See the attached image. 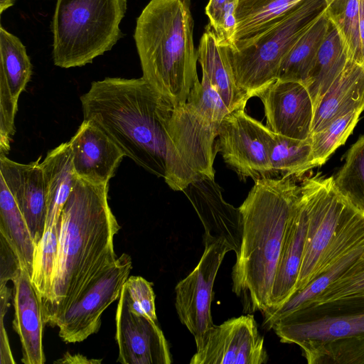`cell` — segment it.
I'll return each instance as SVG.
<instances>
[{
    "instance_id": "cell-1",
    "label": "cell",
    "mask_w": 364,
    "mask_h": 364,
    "mask_svg": "<svg viewBox=\"0 0 364 364\" xmlns=\"http://www.w3.org/2000/svg\"><path fill=\"white\" fill-rule=\"evenodd\" d=\"M83 119L98 125L125 156L173 191L215 179L220 122L173 102L143 77H105L80 97Z\"/></svg>"
},
{
    "instance_id": "cell-2",
    "label": "cell",
    "mask_w": 364,
    "mask_h": 364,
    "mask_svg": "<svg viewBox=\"0 0 364 364\" xmlns=\"http://www.w3.org/2000/svg\"><path fill=\"white\" fill-rule=\"evenodd\" d=\"M109 183L77 178L59 218L57 259L48 301L42 306L46 324L57 318L117 257L114 238L120 225L108 203Z\"/></svg>"
},
{
    "instance_id": "cell-3",
    "label": "cell",
    "mask_w": 364,
    "mask_h": 364,
    "mask_svg": "<svg viewBox=\"0 0 364 364\" xmlns=\"http://www.w3.org/2000/svg\"><path fill=\"white\" fill-rule=\"evenodd\" d=\"M294 177L262 178L239 207L242 217L240 252L232 270V291L247 312L269 307L285 230L300 193Z\"/></svg>"
},
{
    "instance_id": "cell-4",
    "label": "cell",
    "mask_w": 364,
    "mask_h": 364,
    "mask_svg": "<svg viewBox=\"0 0 364 364\" xmlns=\"http://www.w3.org/2000/svg\"><path fill=\"white\" fill-rule=\"evenodd\" d=\"M142 77L173 102L183 105L198 80L191 0H151L134 33Z\"/></svg>"
},
{
    "instance_id": "cell-5",
    "label": "cell",
    "mask_w": 364,
    "mask_h": 364,
    "mask_svg": "<svg viewBox=\"0 0 364 364\" xmlns=\"http://www.w3.org/2000/svg\"><path fill=\"white\" fill-rule=\"evenodd\" d=\"M127 0H57L53 60L63 68L81 67L109 51L122 37Z\"/></svg>"
},
{
    "instance_id": "cell-6",
    "label": "cell",
    "mask_w": 364,
    "mask_h": 364,
    "mask_svg": "<svg viewBox=\"0 0 364 364\" xmlns=\"http://www.w3.org/2000/svg\"><path fill=\"white\" fill-rule=\"evenodd\" d=\"M326 7V0H303L259 35L228 46L238 87L251 98L274 82L286 55Z\"/></svg>"
},
{
    "instance_id": "cell-7",
    "label": "cell",
    "mask_w": 364,
    "mask_h": 364,
    "mask_svg": "<svg viewBox=\"0 0 364 364\" xmlns=\"http://www.w3.org/2000/svg\"><path fill=\"white\" fill-rule=\"evenodd\" d=\"M299 196L306 211V232L294 293L315 278L320 261L339 225L355 205L337 189L333 176L321 172L302 180Z\"/></svg>"
},
{
    "instance_id": "cell-8",
    "label": "cell",
    "mask_w": 364,
    "mask_h": 364,
    "mask_svg": "<svg viewBox=\"0 0 364 364\" xmlns=\"http://www.w3.org/2000/svg\"><path fill=\"white\" fill-rule=\"evenodd\" d=\"M271 130L248 115L245 108L230 112L222 120L218 150L241 181L273 178L270 162Z\"/></svg>"
},
{
    "instance_id": "cell-9",
    "label": "cell",
    "mask_w": 364,
    "mask_h": 364,
    "mask_svg": "<svg viewBox=\"0 0 364 364\" xmlns=\"http://www.w3.org/2000/svg\"><path fill=\"white\" fill-rule=\"evenodd\" d=\"M132 266L131 257L122 253L57 318L53 327L58 328V335L65 343L82 342L98 332L102 313L119 298Z\"/></svg>"
},
{
    "instance_id": "cell-10",
    "label": "cell",
    "mask_w": 364,
    "mask_h": 364,
    "mask_svg": "<svg viewBox=\"0 0 364 364\" xmlns=\"http://www.w3.org/2000/svg\"><path fill=\"white\" fill-rule=\"evenodd\" d=\"M203 240L205 248L198 264L175 288L178 318L194 338L214 325L210 311L214 282L225 255L232 251L223 240L203 235Z\"/></svg>"
},
{
    "instance_id": "cell-11",
    "label": "cell",
    "mask_w": 364,
    "mask_h": 364,
    "mask_svg": "<svg viewBox=\"0 0 364 364\" xmlns=\"http://www.w3.org/2000/svg\"><path fill=\"white\" fill-rule=\"evenodd\" d=\"M191 364H263L268 360L264 338L252 314L213 325L195 338Z\"/></svg>"
},
{
    "instance_id": "cell-12",
    "label": "cell",
    "mask_w": 364,
    "mask_h": 364,
    "mask_svg": "<svg viewBox=\"0 0 364 364\" xmlns=\"http://www.w3.org/2000/svg\"><path fill=\"white\" fill-rule=\"evenodd\" d=\"M255 97L263 104L266 126L272 132L296 139L311 136L314 107L304 84L276 80Z\"/></svg>"
},
{
    "instance_id": "cell-13",
    "label": "cell",
    "mask_w": 364,
    "mask_h": 364,
    "mask_svg": "<svg viewBox=\"0 0 364 364\" xmlns=\"http://www.w3.org/2000/svg\"><path fill=\"white\" fill-rule=\"evenodd\" d=\"M32 74V64L21 40L0 27V154L6 155L15 133L19 95Z\"/></svg>"
},
{
    "instance_id": "cell-14",
    "label": "cell",
    "mask_w": 364,
    "mask_h": 364,
    "mask_svg": "<svg viewBox=\"0 0 364 364\" xmlns=\"http://www.w3.org/2000/svg\"><path fill=\"white\" fill-rule=\"evenodd\" d=\"M117 362L123 364H170L167 341L156 321L130 309L119 298L116 311Z\"/></svg>"
},
{
    "instance_id": "cell-15",
    "label": "cell",
    "mask_w": 364,
    "mask_h": 364,
    "mask_svg": "<svg viewBox=\"0 0 364 364\" xmlns=\"http://www.w3.org/2000/svg\"><path fill=\"white\" fill-rule=\"evenodd\" d=\"M40 160L25 164L0 154V177L12 193L36 247L43 237L47 219V191Z\"/></svg>"
},
{
    "instance_id": "cell-16",
    "label": "cell",
    "mask_w": 364,
    "mask_h": 364,
    "mask_svg": "<svg viewBox=\"0 0 364 364\" xmlns=\"http://www.w3.org/2000/svg\"><path fill=\"white\" fill-rule=\"evenodd\" d=\"M205 230L204 236L224 240L238 255L242 237V217L239 208L227 203L215 179L204 178L183 191Z\"/></svg>"
},
{
    "instance_id": "cell-17",
    "label": "cell",
    "mask_w": 364,
    "mask_h": 364,
    "mask_svg": "<svg viewBox=\"0 0 364 364\" xmlns=\"http://www.w3.org/2000/svg\"><path fill=\"white\" fill-rule=\"evenodd\" d=\"M69 143L77 178L95 184L109 183L125 156L112 139L89 119H83Z\"/></svg>"
},
{
    "instance_id": "cell-18",
    "label": "cell",
    "mask_w": 364,
    "mask_h": 364,
    "mask_svg": "<svg viewBox=\"0 0 364 364\" xmlns=\"http://www.w3.org/2000/svg\"><path fill=\"white\" fill-rule=\"evenodd\" d=\"M282 343L301 350L364 334V313L326 314L309 318H282L271 326Z\"/></svg>"
},
{
    "instance_id": "cell-19",
    "label": "cell",
    "mask_w": 364,
    "mask_h": 364,
    "mask_svg": "<svg viewBox=\"0 0 364 364\" xmlns=\"http://www.w3.org/2000/svg\"><path fill=\"white\" fill-rule=\"evenodd\" d=\"M13 283V327L21 343V362L24 364H43L46 356L43 331L46 323L41 300L31 282V275L26 269H21Z\"/></svg>"
},
{
    "instance_id": "cell-20",
    "label": "cell",
    "mask_w": 364,
    "mask_h": 364,
    "mask_svg": "<svg viewBox=\"0 0 364 364\" xmlns=\"http://www.w3.org/2000/svg\"><path fill=\"white\" fill-rule=\"evenodd\" d=\"M306 232V211L299 195L285 230L271 290L269 307L266 311L281 306L294 294L303 257Z\"/></svg>"
},
{
    "instance_id": "cell-21",
    "label": "cell",
    "mask_w": 364,
    "mask_h": 364,
    "mask_svg": "<svg viewBox=\"0 0 364 364\" xmlns=\"http://www.w3.org/2000/svg\"><path fill=\"white\" fill-rule=\"evenodd\" d=\"M364 313V250L350 267L302 309L289 314L309 318L326 314Z\"/></svg>"
},
{
    "instance_id": "cell-22",
    "label": "cell",
    "mask_w": 364,
    "mask_h": 364,
    "mask_svg": "<svg viewBox=\"0 0 364 364\" xmlns=\"http://www.w3.org/2000/svg\"><path fill=\"white\" fill-rule=\"evenodd\" d=\"M359 109H364V67L349 59L315 108L311 134Z\"/></svg>"
},
{
    "instance_id": "cell-23",
    "label": "cell",
    "mask_w": 364,
    "mask_h": 364,
    "mask_svg": "<svg viewBox=\"0 0 364 364\" xmlns=\"http://www.w3.org/2000/svg\"><path fill=\"white\" fill-rule=\"evenodd\" d=\"M197 55L202 73L208 78L228 109L232 112L245 108L250 98L236 83L228 46L219 42L210 25L200 40Z\"/></svg>"
},
{
    "instance_id": "cell-24",
    "label": "cell",
    "mask_w": 364,
    "mask_h": 364,
    "mask_svg": "<svg viewBox=\"0 0 364 364\" xmlns=\"http://www.w3.org/2000/svg\"><path fill=\"white\" fill-rule=\"evenodd\" d=\"M41 166L47 191V229L58 223L78 178L74 171L69 141L50 150Z\"/></svg>"
},
{
    "instance_id": "cell-25",
    "label": "cell",
    "mask_w": 364,
    "mask_h": 364,
    "mask_svg": "<svg viewBox=\"0 0 364 364\" xmlns=\"http://www.w3.org/2000/svg\"><path fill=\"white\" fill-rule=\"evenodd\" d=\"M348 60L346 45L336 27L330 21L327 34L304 84L312 99L314 110L324 93L344 69Z\"/></svg>"
},
{
    "instance_id": "cell-26",
    "label": "cell",
    "mask_w": 364,
    "mask_h": 364,
    "mask_svg": "<svg viewBox=\"0 0 364 364\" xmlns=\"http://www.w3.org/2000/svg\"><path fill=\"white\" fill-rule=\"evenodd\" d=\"M329 26L330 20L325 11L286 55L277 80L306 83Z\"/></svg>"
},
{
    "instance_id": "cell-27",
    "label": "cell",
    "mask_w": 364,
    "mask_h": 364,
    "mask_svg": "<svg viewBox=\"0 0 364 364\" xmlns=\"http://www.w3.org/2000/svg\"><path fill=\"white\" fill-rule=\"evenodd\" d=\"M0 235L14 251L21 269H26L31 275L36 245L12 193L1 177Z\"/></svg>"
},
{
    "instance_id": "cell-28",
    "label": "cell",
    "mask_w": 364,
    "mask_h": 364,
    "mask_svg": "<svg viewBox=\"0 0 364 364\" xmlns=\"http://www.w3.org/2000/svg\"><path fill=\"white\" fill-rule=\"evenodd\" d=\"M363 250L364 240L346 252L331 268L316 277L304 289L294 293L281 306L263 312L264 327L270 329L277 320L306 306L341 276L358 259Z\"/></svg>"
},
{
    "instance_id": "cell-29",
    "label": "cell",
    "mask_w": 364,
    "mask_h": 364,
    "mask_svg": "<svg viewBox=\"0 0 364 364\" xmlns=\"http://www.w3.org/2000/svg\"><path fill=\"white\" fill-rule=\"evenodd\" d=\"M302 1L240 0L236 11L235 44L267 30Z\"/></svg>"
},
{
    "instance_id": "cell-30",
    "label": "cell",
    "mask_w": 364,
    "mask_h": 364,
    "mask_svg": "<svg viewBox=\"0 0 364 364\" xmlns=\"http://www.w3.org/2000/svg\"><path fill=\"white\" fill-rule=\"evenodd\" d=\"M270 162L273 178L301 177L314 168L311 137L296 139L271 131Z\"/></svg>"
},
{
    "instance_id": "cell-31",
    "label": "cell",
    "mask_w": 364,
    "mask_h": 364,
    "mask_svg": "<svg viewBox=\"0 0 364 364\" xmlns=\"http://www.w3.org/2000/svg\"><path fill=\"white\" fill-rule=\"evenodd\" d=\"M326 14L341 35L348 58L363 66L360 36V0H326Z\"/></svg>"
},
{
    "instance_id": "cell-32",
    "label": "cell",
    "mask_w": 364,
    "mask_h": 364,
    "mask_svg": "<svg viewBox=\"0 0 364 364\" xmlns=\"http://www.w3.org/2000/svg\"><path fill=\"white\" fill-rule=\"evenodd\" d=\"M59 232L58 220L57 224L45 230L34 252L31 282L40 296L42 306L50 298L53 273L58 252Z\"/></svg>"
},
{
    "instance_id": "cell-33",
    "label": "cell",
    "mask_w": 364,
    "mask_h": 364,
    "mask_svg": "<svg viewBox=\"0 0 364 364\" xmlns=\"http://www.w3.org/2000/svg\"><path fill=\"white\" fill-rule=\"evenodd\" d=\"M363 109H356L332 121L324 129L311 134L312 165H323L332 154L343 145L359 121Z\"/></svg>"
},
{
    "instance_id": "cell-34",
    "label": "cell",
    "mask_w": 364,
    "mask_h": 364,
    "mask_svg": "<svg viewBox=\"0 0 364 364\" xmlns=\"http://www.w3.org/2000/svg\"><path fill=\"white\" fill-rule=\"evenodd\" d=\"M334 183L345 197L364 209V134L350 147Z\"/></svg>"
},
{
    "instance_id": "cell-35",
    "label": "cell",
    "mask_w": 364,
    "mask_h": 364,
    "mask_svg": "<svg viewBox=\"0 0 364 364\" xmlns=\"http://www.w3.org/2000/svg\"><path fill=\"white\" fill-rule=\"evenodd\" d=\"M302 353L309 364H364V334L327 343Z\"/></svg>"
},
{
    "instance_id": "cell-36",
    "label": "cell",
    "mask_w": 364,
    "mask_h": 364,
    "mask_svg": "<svg viewBox=\"0 0 364 364\" xmlns=\"http://www.w3.org/2000/svg\"><path fill=\"white\" fill-rule=\"evenodd\" d=\"M240 0H209L205 14L219 42L232 47L237 31L236 11Z\"/></svg>"
},
{
    "instance_id": "cell-37",
    "label": "cell",
    "mask_w": 364,
    "mask_h": 364,
    "mask_svg": "<svg viewBox=\"0 0 364 364\" xmlns=\"http://www.w3.org/2000/svg\"><path fill=\"white\" fill-rule=\"evenodd\" d=\"M187 102L202 114L217 122H221L231 112L203 73L201 81L198 80L193 85Z\"/></svg>"
},
{
    "instance_id": "cell-38",
    "label": "cell",
    "mask_w": 364,
    "mask_h": 364,
    "mask_svg": "<svg viewBox=\"0 0 364 364\" xmlns=\"http://www.w3.org/2000/svg\"><path fill=\"white\" fill-rule=\"evenodd\" d=\"M119 297L134 312L156 321L155 294L151 282L141 277L131 276L124 282Z\"/></svg>"
},
{
    "instance_id": "cell-39",
    "label": "cell",
    "mask_w": 364,
    "mask_h": 364,
    "mask_svg": "<svg viewBox=\"0 0 364 364\" xmlns=\"http://www.w3.org/2000/svg\"><path fill=\"white\" fill-rule=\"evenodd\" d=\"M1 271L0 286L6 285L9 280H13L18 275L21 267L14 251L1 235Z\"/></svg>"
},
{
    "instance_id": "cell-40",
    "label": "cell",
    "mask_w": 364,
    "mask_h": 364,
    "mask_svg": "<svg viewBox=\"0 0 364 364\" xmlns=\"http://www.w3.org/2000/svg\"><path fill=\"white\" fill-rule=\"evenodd\" d=\"M1 328H0V353H1V364H14L16 363L14 360L9 338L4 327V320H1Z\"/></svg>"
},
{
    "instance_id": "cell-41",
    "label": "cell",
    "mask_w": 364,
    "mask_h": 364,
    "mask_svg": "<svg viewBox=\"0 0 364 364\" xmlns=\"http://www.w3.org/2000/svg\"><path fill=\"white\" fill-rule=\"evenodd\" d=\"M54 363L60 364H100L102 363V360L89 359L80 353L71 354L67 352L61 358Z\"/></svg>"
},
{
    "instance_id": "cell-42",
    "label": "cell",
    "mask_w": 364,
    "mask_h": 364,
    "mask_svg": "<svg viewBox=\"0 0 364 364\" xmlns=\"http://www.w3.org/2000/svg\"><path fill=\"white\" fill-rule=\"evenodd\" d=\"M0 296L1 320H4L9 307V301L11 296V291L6 285L0 286Z\"/></svg>"
},
{
    "instance_id": "cell-43",
    "label": "cell",
    "mask_w": 364,
    "mask_h": 364,
    "mask_svg": "<svg viewBox=\"0 0 364 364\" xmlns=\"http://www.w3.org/2000/svg\"><path fill=\"white\" fill-rule=\"evenodd\" d=\"M360 36L363 49V67H364V0H360Z\"/></svg>"
},
{
    "instance_id": "cell-44",
    "label": "cell",
    "mask_w": 364,
    "mask_h": 364,
    "mask_svg": "<svg viewBox=\"0 0 364 364\" xmlns=\"http://www.w3.org/2000/svg\"><path fill=\"white\" fill-rule=\"evenodd\" d=\"M15 0H0V13L1 14L8 8L14 5Z\"/></svg>"
}]
</instances>
